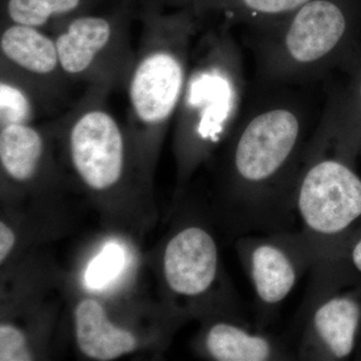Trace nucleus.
Returning a JSON list of instances; mask_svg holds the SVG:
<instances>
[{"label":"nucleus","mask_w":361,"mask_h":361,"mask_svg":"<svg viewBox=\"0 0 361 361\" xmlns=\"http://www.w3.org/2000/svg\"><path fill=\"white\" fill-rule=\"evenodd\" d=\"M245 30L262 85L310 84L360 49L361 0H310L282 20Z\"/></svg>","instance_id":"7ed1b4c3"},{"label":"nucleus","mask_w":361,"mask_h":361,"mask_svg":"<svg viewBox=\"0 0 361 361\" xmlns=\"http://www.w3.org/2000/svg\"><path fill=\"white\" fill-rule=\"evenodd\" d=\"M51 92L0 63V128L35 123Z\"/></svg>","instance_id":"a211bd4d"},{"label":"nucleus","mask_w":361,"mask_h":361,"mask_svg":"<svg viewBox=\"0 0 361 361\" xmlns=\"http://www.w3.org/2000/svg\"><path fill=\"white\" fill-rule=\"evenodd\" d=\"M203 350L218 361L295 360L294 350L281 338L238 318L211 322L204 332Z\"/></svg>","instance_id":"f8f14e48"},{"label":"nucleus","mask_w":361,"mask_h":361,"mask_svg":"<svg viewBox=\"0 0 361 361\" xmlns=\"http://www.w3.org/2000/svg\"><path fill=\"white\" fill-rule=\"evenodd\" d=\"M358 349H360V351H361V339H360V345H358ZM358 349H357V350H358Z\"/></svg>","instance_id":"5701e85b"},{"label":"nucleus","mask_w":361,"mask_h":361,"mask_svg":"<svg viewBox=\"0 0 361 361\" xmlns=\"http://www.w3.org/2000/svg\"><path fill=\"white\" fill-rule=\"evenodd\" d=\"M109 94L87 89L66 116L71 166L85 186L97 192L120 185L127 175L129 161V135L106 106Z\"/></svg>","instance_id":"6e6552de"},{"label":"nucleus","mask_w":361,"mask_h":361,"mask_svg":"<svg viewBox=\"0 0 361 361\" xmlns=\"http://www.w3.org/2000/svg\"><path fill=\"white\" fill-rule=\"evenodd\" d=\"M45 159L47 140L35 123L0 128V164L9 180L26 184L37 179Z\"/></svg>","instance_id":"dca6fc26"},{"label":"nucleus","mask_w":361,"mask_h":361,"mask_svg":"<svg viewBox=\"0 0 361 361\" xmlns=\"http://www.w3.org/2000/svg\"><path fill=\"white\" fill-rule=\"evenodd\" d=\"M220 273L219 250L207 228L188 225L169 240L164 275L176 295L190 301L206 298L215 288Z\"/></svg>","instance_id":"9d476101"},{"label":"nucleus","mask_w":361,"mask_h":361,"mask_svg":"<svg viewBox=\"0 0 361 361\" xmlns=\"http://www.w3.org/2000/svg\"><path fill=\"white\" fill-rule=\"evenodd\" d=\"M222 21H204L195 39L176 111V142L182 175L189 176L226 142L243 113V54Z\"/></svg>","instance_id":"20e7f679"},{"label":"nucleus","mask_w":361,"mask_h":361,"mask_svg":"<svg viewBox=\"0 0 361 361\" xmlns=\"http://www.w3.org/2000/svg\"><path fill=\"white\" fill-rule=\"evenodd\" d=\"M236 248L255 295L258 325L264 327L316 264L314 256L296 231L244 235Z\"/></svg>","instance_id":"1a4fd4ad"},{"label":"nucleus","mask_w":361,"mask_h":361,"mask_svg":"<svg viewBox=\"0 0 361 361\" xmlns=\"http://www.w3.org/2000/svg\"><path fill=\"white\" fill-rule=\"evenodd\" d=\"M346 272L361 280V223L334 257Z\"/></svg>","instance_id":"412c9836"},{"label":"nucleus","mask_w":361,"mask_h":361,"mask_svg":"<svg viewBox=\"0 0 361 361\" xmlns=\"http://www.w3.org/2000/svg\"><path fill=\"white\" fill-rule=\"evenodd\" d=\"M0 360H32L25 336L13 325L1 324L0 326Z\"/></svg>","instance_id":"6ab92c4d"},{"label":"nucleus","mask_w":361,"mask_h":361,"mask_svg":"<svg viewBox=\"0 0 361 361\" xmlns=\"http://www.w3.org/2000/svg\"><path fill=\"white\" fill-rule=\"evenodd\" d=\"M137 8V0H116L49 30L68 80L84 82L87 89L108 94L125 89L135 59L130 35Z\"/></svg>","instance_id":"423d86ee"},{"label":"nucleus","mask_w":361,"mask_h":361,"mask_svg":"<svg viewBox=\"0 0 361 361\" xmlns=\"http://www.w3.org/2000/svg\"><path fill=\"white\" fill-rule=\"evenodd\" d=\"M311 271L297 316L295 360H348L360 341L361 280L334 259L320 261Z\"/></svg>","instance_id":"0eeeda50"},{"label":"nucleus","mask_w":361,"mask_h":361,"mask_svg":"<svg viewBox=\"0 0 361 361\" xmlns=\"http://www.w3.org/2000/svg\"><path fill=\"white\" fill-rule=\"evenodd\" d=\"M0 63L37 82L52 94L68 82L56 40L49 30L20 23H1Z\"/></svg>","instance_id":"9b49d317"},{"label":"nucleus","mask_w":361,"mask_h":361,"mask_svg":"<svg viewBox=\"0 0 361 361\" xmlns=\"http://www.w3.org/2000/svg\"><path fill=\"white\" fill-rule=\"evenodd\" d=\"M169 7L191 8L204 21H222L232 26L269 25L310 0H157Z\"/></svg>","instance_id":"4468645a"},{"label":"nucleus","mask_w":361,"mask_h":361,"mask_svg":"<svg viewBox=\"0 0 361 361\" xmlns=\"http://www.w3.org/2000/svg\"><path fill=\"white\" fill-rule=\"evenodd\" d=\"M355 159L318 123L304 153L292 195L294 231L316 260L334 257L361 223V177Z\"/></svg>","instance_id":"39448f33"},{"label":"nucleus","mask_w":361,"mask_h":361,"mask_svg":"<svg viewBox=\"0 0 361 361\" xmlns=\"http://www.w3.org/2000/svg\"><path fill=\"white\" fill-rule=\"evenodd\" d=\"M123 254L116 246H108L90 265L87 271V280L92 286H99L106 283L116 274L121 265Z\"/></svg>","instance_id":"aec40b11"},{"label":"nucleus","mask_w":361,"mask_h":361,"mask_svg":"<svg viewBox=\"0 0 361 361\" xmlns=\"http://www.w3.org/2000/svg\"><path fill=\"white\" fill-rule=\"evenodd\" d=\"M275 87L243 111L226 140L223 198L238 237L295 227L294 182L313 133L302 101Z\"/></svg>","instance_id":"f257e3e1"},{"label":"nucleus","mask_w":361,"mask_h":361,"mask_svg":"<svg viewBox=\"0 0 361 361\" xmlns=\"http://www.w3.org/2000/svg\"><path fill=\"white\" fill-rule=\"evenodd\" d=\"M137 20L141 33L125 90L128 135L142 154L174 121L204 20L191 8L165 6L157 0H140Z\"/></svg>","instance_id":"f03ea898"},{"label":"nucleus","mask_w":361,"mask_h":361,"mask_svg":"<svg viewBox=\"0 0 361 361\" xmlns=\"http://www.w3.org/2000/svg\"><path fill=\"white\" fill-rule=\"evenodd\" d=\"M75 325L78 348L92 360H116L137 348L135 337L111 323L103 306L94 299H84L78 304Z\"/></svg>","instance_id":"2eb2a0df"},{"label":"nucleus","mask_w":361,"mask_h":361,"mask_svg":"<svg viewBox=\"0 0 361 361\" xmlns=\"http://www.w3.org/2000/svg\"><path fill=\"white\" fill-rule=\"evenodd\" d=\"M14 243H16V236L13 230L6 223L1 221L0 223V261L1 263L8 257Z\"/></svg>","instance_id":"4be33fe9"},{"label":"nucleus","mask_w":361,"mask_h":361,"mask_svg":"<svg viewBox=\"0 0 361 361\" xmlns=\"http://www.w3.org/2000/svg\"><path fill=\"white\" fill-rule=\"evenodd\" d=\"M341 71L346 84L329 99L320 123L337 146L351 158L361 157V47Z\"/></svg>","instance_id":"ddd939ff"},{"label":"nucleus","mask_w":361,"mask_h":361,"mask_svg":"<svg viewBox=\"0 0 361 361\" xmlns=\"http://www.w3.org/2000/svg\"><path fill=\"white\" fill-rule=\"evenodd\" d=\"M116 0H1V23H20L49 30L80 14L99 11Z\"/></svg>","instance_id":"f3484780"}]
</instances>
